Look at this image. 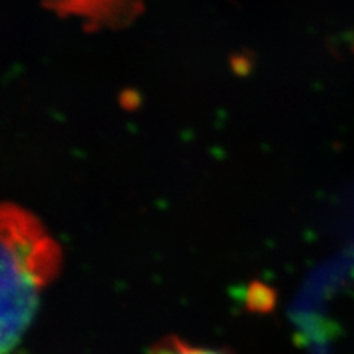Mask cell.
I'll use <instances>...</instances> for the list:
<instances>
[{
    "mask_svg": "<svg viewBox=\"0 0 354 354\" xmlns=\"http://www.w3.org/2000/svg\"><path fill=\"white\" fill-rule=\"evenodd\" d=\"M254 298H256V306L259 310H270L274 301V295L272 294V291L269 288H266L263 285L257 286V292L254 294Z\"/></svg>",
    "mask_w": 354,
    "mask_h": 354,
    "instance_id": "obj_4",
    "label": "cell"
},
{
    "mask_svg": "<svg viewBox=\"0 0 354 354\" xmlns=\"http://www.w3.org/2000/svg\"><path fill=\"white\" fill-rule=\"evenodd\" d=\"M61 12L80 17L86 21L105 24L130 12L136 0H52Z\"/></svg>",
    "mask_w": 354,
    "mask_h": 354,
    "instance_id": "obj_2",
    "label": "cell"
},
{
    "mask_svg": "<svg viewBox=\"0 0 354 354\" xmlns=\"http://www.w3.org/2000/svg\"><path fill=\"white\" fill-rule=\"evenodd\" d=\"M152 354H225V353L213 350V348H205L201 346H194L179 338H173L158 344L153 348Z\"/></svg>",
    "mask_w": 354,
    "mask_h": 354,
    "instance_id": "obj_3",
    "label": "cell"
},
{
    "mask_svg": "<svg viewBox=\"0 0 354 354\" xmlns=\"http://www.w3.org/2000/svg\"><path fill=\"white\" fill-rule=\"evenodd\" d=\"M61 263L58 241L35 214L0 204V354L19 346Z\"/></svg>",
    "mask_w": 354,
    "mask_h": 354,
    "instance_id": "obj_1",
    "label": "cell"
}]
</instances>
